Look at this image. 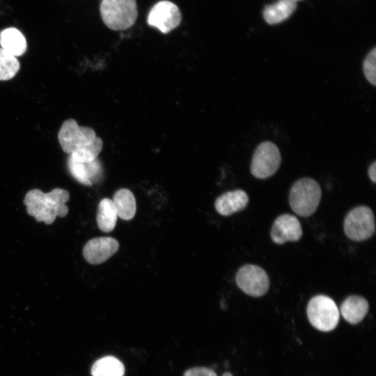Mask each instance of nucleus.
I'll list each match as a JSON object with an SVG mask.
<instances>
[{"mask_svg":"<svg viewBox=\"0 0 376 376\" xmlns=\"http://www.w3.org/2000/svg\"><path fill=\"white\" fill-rule=\"evenodd\" d=\"M58 139L62 150L72 159L81 162L95 159L103 148L102 140L92 128L80 126L72 118L63 123Z\"/></svg>","mask_w":376,"mask_h":376,"instance_id":"nucleus-1","label":"nucleus"},{"mask_svg":"<svg viewBox=\"0 0 376 376\" xmlns=\"http://www.w3.org/2000/svg\"><path fill=\"white\" fill-rule=\"evenodd\" d=\"M69 192L61 188H55L49 193L34 189L27 192L24 199L27 213L38 222L52 224L56 217H64L68 212L65 203L69 200Z\"/></svg>","mask_w":376,"mask_h":376,"instance_id":"nucleus-2","label":"nucleus"},{"mask_svg":"<svg viewBox=\"0 0 376 376\" xmlns=\"http://www.w3.org/2000/svg\"><path fill=\"white\" fill-rule=\"evenodd\" d=\"M321 196L322 190L317 181L311 178H302L291 187L289 204L295 213L307 217L316 211Z\"/></svg>","mask_w":376,"mask_h":376,"instance_id":"nucleus-3","label":"nucleus"},{"mask_svg":"<svg viewBox=\"0 0 376 376\" xmlns=\"http://www.w3.org/2000/svg\"><path fill=\"white\" fill-rule=\"evenodd\" d=\"M102 22L110 29L123 31L132 26L138 17L136 0H101Z\"/></svg>","mask_w":376,"mask_h":376,"instance_id":"nucleus-4","label":"nucleus"},{"mask_svg":"<svg viewBox=\"0 0 376 376\" xmlns=\"http://www.w3.org/2000/svg\"><path fill=\"white\" fill-rule=\"evenodd\" d=\"M306 313L310 323L321 331H330L338 323L340 314L334 301L328 296L319 295L308 303Z\"/></svg>","mask_w":376,"mask_h":376,"instance_id":"nucleus-5","label":"nucleus"},{"mask_svg":"<svg viewBox=\"0 0 376 376\" xmlns=\"http://www.w3.org/2000/svg\"><path fill=\"white\" fill-rule=\"evenodd\" d=\"M343 229L351 240L361 242L371 237L375 231L374 214L366 205L352 209L345 216Z\"/></svg>","mask_w":376,"mask_h":376,"instance_id":"nucleus-6","label":"nucleus"},{"mask_svg":"<svg viewBox=\"0 0 376 376\" xmlns=\"http://www.w3.org/2000/svg\"><path fill=\"white\" fill-rule=\"evenodd\" d=\"M281 162V156L278 147L271 141L263 142L253 153L251 173L256 178H267L277 171Z\"/></svg>","mask_w":376,"mask_h":376,"instance_id":"nucleus-7","label":"nucleus"},{"mask_svg":"<svg viewBox=\"0 0 376 376\" xmlns=\"http://www.w3.org/2000/svg\"><path fill=\"white\" fill-rule=\"evenodd\" d=\"M235 281L245 294L255 297L266 294L270 284L267 272L260 266L252 264L244 265L238 269Z\"/></svg>","mask_w":376,"mask_h":376,"instance_id":"nucleus-8","label":"nucleus"},{"mask_svg":"<svg viewBox=\"0 0 376 376\" xmlns=\"http://www.w3.org/2000/svg\"><path fill=\"white\" fill-rule=\"evenodd\" d=\"M182 21L181 12L176 4L162 0L150 9L147 17L150 26L157 28L163 33H168L177 28Z\"/></svg>","mask_w":376,"mask_h":376,"instance_id":"nucleus-9","label":"nucleus"},{"mask_svg":"<svg viewBox=\"0 0 376 376\" xmlns=\"http://www.w3.org/2000/svg\"><path fill=\"white\" fill-rule=\"evenodd\" d=\"M270 236L272 240L276 244L298 241L302 236L301 224L295 215L281 214L274 220Z\"/></svg>","mask_w":376,"mask_h":376,"instance_id":"nucleus-10","label":"nucleus"},{"mask_svg":"<svg viewBox=\"0 0 376 376\" xmlns=\"http://www.w3.org/2000/svg\"><path fill=\"white\" fill-rule=\"evenodd\" d=\"M118 249V242L113 237H98L86 243L83 249V256L88 263L98 265L108 260Z\"/></svg>","mask_w":376,"mask_h":376,"instance_id":"nucleus-11","label":"nucleus"},{"mask_svg":"<svg viewBox=\"0 0 376 376\" xmlns=\"http://www.w3.org/2000/svg\"><path fill=\"white\" fill-rule=\"evenodd\" d=\"M68 166L70 174L85 185H92L102 175V166L97 157L91 162H81L69 157Z\"/></svg>","mask_w":376,"mask_h":376,"instance_id":"nucleus-12","label":"nucleus"},{"mask_svg":"<svg viewBox=\"0 0 376 376\" xmlns=\"http://www.w3.org/2000/svg\"><path fill=\"white\" fill-rule=\"evenodd\" d=\"M249 201V196L244 190L235 189L220 195L214 202V207L221 215L229 216L244 210Z\"/></svg>","mask_w":376,"mask_h":376,"instance_id":"nucleus-13","label":"nucleus"},{"mask_svg":"<svg viewBox=\"0 0 376 376\" xmlns=\"http://www.w3.org/2000/svg\"><path fill=\"white\" fill-rule=\"evenodd\" d=\"M368 309V302L364 297L359 295H351L343 301L340 312L347 322L356 324L363 320Z\"/></svg>","mask_w":376,"mask_h":376,"instance_id":"nucleus-14","label":"nucleus"},{"mask_svg":"<svg viewBox=\"0 0 376 376\" xmlns=\"http://www.w3.org/2000/svg\"><path fill=\"white\" fill-rule=\"evenodd\" d=\"M0 45L15 57L25 53L27 47L24 36L15 27L7 28L0 32Z\"/></svg>","mask_w":376,"mask_h":376,"instance_id":"nucleus-15","label":"nucleus"},{"mask_svg":"<svg viewBox=\"0 0 376 376\" xmlns=\"http://www.w3.org/2000/svg\"><path fill=\"white\" fill-rule=\"evenodd\" d=\"M297 8L294 0H278L267 5L263 10V17L269 24H279L288 19Z\"/></svg>","mask_w":376,"mask_h":376,"instance_id":"nucleus-16","label":"nucleus"},{"mask_svg":"<svg viewBox=\"0 0 376 376\" xmlns=\"http://www.w3.org/2000/svg\"><path fill=\"white\" fill-rule=\"evenodd\" d=\"M118 217L124 220L132 219L136 213V200L132 192L127 189H120L115 192L112 200Z\"/></svg>","mask_w":376,"mask_h":376,"instance_id":"nucleus-17","label":"nucleus"},{"mask_svg":"<svg viewBox=\"0 0 376 376\" xmlns=\"http://www.w3.org/2000/svg\"><path fill=\"white\" fill-rule=\"evenodd\" d=\"M117 218V212L112 200L107 198L102 199L98 205L96 217L100 230L105 233L112 231L116 226Z\"/></svg>","mask_w":376,"mask_h":376,"instance_id":"nucleus-18","label":"nucleus"},{"mask_svg":"<svg viewBox=\"0 0 376 376\" xmlns=\"http://www.w3.org/2000/svg\"><path fill=\"white\" fill-rule=\"evenodd\" d=\"M92 376H123V363L113 356H107L97 360L91 368Z\"/></svg>","mask_w":376,"mask_h":376,"instance_id":"nucleus-19","label":"nucleus"},{"mask_svg":"<svg viewBox=\"0 0 376 376\" xmlns=\"http://www.w3.org/2000/svg\"><path fill=\"white\" fill-rule=\"evenodd\" d=\"M19 68L18 59L0 47V81L13 78Z\"/></svg>","mask_w":376,"mask_h":376,"instance_id":"nucleus-20","label":"nucleus"},{"mask_svg":"<svg viewBox=\"0 0 376 376\" xmlns=\"http://www.w3.org/2000/svg\"><path fill=\"white\" fill-rule=\"evenodd\" d=\"M363 71L367 80L376 85V48L374 47L366 56L363 63Z\"/></svg>","mask_w":376,"mask_h":376,"instance_id":"nucleus-21","label":"nucleus"},{"mask_svg":"<svg viewBox=\"0 0 376 376\" xmlns=\"http://www.w3.org/2000/svg\"><path fill=\"white\" fill-rule=\"evenodd\" d=\"M183 376H217L216 373L206 367H194L187 370Z\"/></svg>","mask_w":376,"mask_h":376,"instance_id":"nucleus-22","label":"nucleus"},{"mask_svg":"<svg viewBox=\"0 0 376 376\" xmlns=\"http://www.w3.org/2000/svg\"><path fill=\"white\" fill-rule=\"evenodd\" d=\"M368 173L370 179L375 183L376 182V162H373L368 167Z\"/></svg>","mask_w":376,"mask_h":376,"instance_id":"nucleus-23","label":"nucleus"},{"mask_svg":"<svg viewBox=\"0 0 376 376\" xmlns=\"http://www.w3.org/2000/svg\"><path fill=\"white\" fill-rule=\"evenodd\" d=\"M222 376H233V375L230 373H225Z\"/></svg>","mask_w":376,"mask_h":376,"instance_id":"nucleus-24","label":"nucleus"},{"mask_svg":"<svg viewBox=\"0 0 376 376\" xmlns=\"http://www.w3.org/2000/svg\"><path fill=\"white\" fill-rule=\"evenodd\" d=\"M294 1H295L297 2V1H301V0H294Z\"/></svg>","mask_w":376,"mask_h":376,"instance_id":"nucleus-25","label":"nucleus"}]
</instances>
